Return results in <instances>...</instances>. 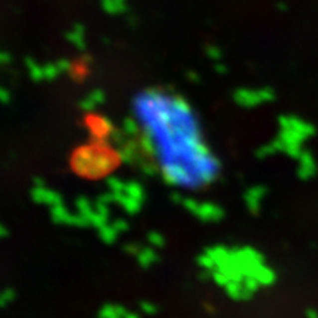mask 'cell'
Instances as JSON below:
<instances>
[{
    "instance_id": "2e32d148",
    "label": "cell",
    "mask_w": 318,
    "mask_h": 318,
    "mask_svg": "<svg viewBox=\"0 0 318 318\" xmlns=\"http://www.w3.org/2000/svg\"><path fill=\"white\" fill-rule=\"evenodd\" d=\"M10 61H12L10 55H9V53H6V52H1V50H0V66L7 65Z\"/></svg>"
},
{
    "instance_id": "5b68a950",
    "label": "cell",
    "mask_w": 318,
    "mask_h": 318,
    "mask_svg": "<svg viewBox=\"0 0 318 318\" xmlns=\"http://www.w3.org/2000/svg\"><path fill=\"white\" fill-rule=\"evenodd\" d=\"M127 227L128 224L126 223V221L117 220V221H114V223L103 224V225L99 227L97 230H99V234H100V237H102L103 242H106V243H114V242L118 239V236H120L123 231L127 230Z\"/></svg>"
},
{
    "instance_id": "7c38bea8",
    "label": "cell",
    "mask_w": 318,
    "mask_h": 318,
    "mask_svg": "<svg viewBox=\"0 0 318 318\" xmlns=\"http://www.w3.org/2000/svg\"><path fill=\"white\" fill-rule=\"evenodd\" d=\"M102 6L108 13L117 15L124 12L126 9V0H102Z\"/></svg>"
},
{
    "instance_id": "5bb4252c",
    "label": "cell",
    "mask_w": 318,
    "mask_h": 318,
    "mask_svg": "<svg viewBox=\"0 0 318 318\" xmlns=\"http://www.w3.org/2000/svg\"><path fill=\"white\" fill-rule=\"evenodd\" d=\"M148 239H149L152 248H155V249H159V248H162V246L165 245V239H163V236H160L159 233H151Z\"/></svg>"
},
{
    "instance_id": "9c48e42d",
    "label": "cell",
    "mask_w": 318,
    "mask_h": 318,
    "mask_svg": "<svg viewBox=\"0 0 318 318\" xmlns=\"http://www.w3.org/2000/svg\"><path fill=\"white\" fill-rule=\"evenodd\" d=\"M127 316V310L120 305H105L99 313L100 318H126Z\"/></svg>"
},
{
    "instance_id": "9a60e30c",
    "label": "cell",
    "mask_w": 318,
    "mask_h": 318,
    "mask_svg": "<svg viewBox=\"0 0 318 318\" xmlns=\"http://www.w3.org/2000/svg\"><path fill=\"white\" fill-rule=\"evenodd\" d=\"M140 308H142V311H143L145 314H148V316L157 313V307H155L154 304H151V302H142V304H140Z\"/></svg>"
},
{
    "instance_id": "30bf717a",
    "label": "cell",
    "mask_w": 318,
    "mask_h": 318,
    "mask_svg": "<svg viewBox=\"0 0 318 318\" xmlns=\"http://www.w3.org/2000/svg\"><path fill=\"white\" fill-rule=\"evenodd\" d=\"M103 100H105V95H103V92H100V90H95V92L89 93V96H87V97L81 102V108H83V109H86V111H92V109L97 108L99 105H102V103H103Z\"/></svg>"
},
{
    "instance_id": "8992f818",
    "label": "cell",
    "mask_w": 318,
    "mask_h": 318,
    "mask_svg": "<svg viewBox=\"0 0 318 318\" xmlns=\"http://www.w3.org/2000/svg\"><path fill=\"white\" fill-rule=\"evenodd\" d=\"M32 197L37 203H43V205H49L50 208L56 206L58 203H61V196L55 190L43 186V184H37L32 189Z\"/></svg>"
},
{
    "instance_id": "8fae6325",
    "label": "cell",
    "mask_w": 318,
    "mask_h": 318,
    "mask_svg": "<svg viewBox=\"0 0 318 318\" xmlns=\"http://www.w3.org/2000/svg\"><path fill=\"white\" fill-rule=\"evenodd\" d=\"M68 40L77 47V49H83L86 44V35H84V30L80 25H75L69 34H68Z\"/></svg>"
},
{
    "instance_id": "3957f363",
    "label": "cell",
    "mask_w": 318,
    "mask_h": 318,
    "mask_svg": "<svg viewBox=\"0 0 318 318\" xmlns=\"http://www.w3.org/2000/svg\"><path fill=\"white\" fill-rule=\"evenodd\" d=\"M172 197L175 199V202H180L181 205H184L194 217H197L199 220H202L205 223H215L223 217V209L215 203L197 202L194 199L184 197L181 194H174Z\"/></svg>"
},
{
    "instance_id": "277c9868",
    "label": "cell",
    "mask_w": 318,
    "mask_h": 318,
    "mask_svg": "<svg viewBox=\"0 0 318 318\" xmlns=\"http://www.w3.org/2000/svg\"><path fill=\"white\" fill-rule=\"evenodd\" d=\"M270 97H271L270 90H248V89H242V90H237L234 93L236 102L239 105L248 106V108H252L258 103H262V102L268 100Z\"/></svg>"
},
{
    "instance_id": "4fadbf2b",
    "label": "cell",
    "mask_w": 318,
    "mask_h": 318,
    "mask_svg": "<svg viewBox=\"0 0 318 318\" xmlns=\"http://www.w3.org/2000/svg\"><path fill=\"white\" fill-rule=\"evenodd\" d=\"M27 69H28V74H30V77L34 81H43L44 80V68H43V65L37 64L35 61L28 59L27 61Z\"/></svg>"
},
{
    "instance_id": "e0dca14e",
    "label": "cell",
    "mask_w": 318,
    "mask_h": 318,
    "mask_svg": "<svg viewBox=\"0 0 318 318\" xmlns=\"http://www.w3.org/2000/svg\"><path fill=\"white\" fill-rule=\"evenodd\" d=\"M7 100H9V93L0 87V102H7Z\"/></svg>"
},
{
    "instance_id": "ba28073f",
    "label": "cell",
    "mask_w": 318,
    "mask_h": 318,
    "mask_svg": "<svg viewBox=\"0 0 318 318\" xmlns=\"http://www.w3.org/2000/svg\"><path fill=\"white\" fill-rule=\"evenodd\" d=\"M134 255L137 258V262L142 267H145V268L152 267L158 261V254H157L155 248H152V246H149V248H139L137 252Z\"/></svg>"
},
{
    "instance_id": "6da1fadb",
    "label": "cell",
    "mask_w": 318,
    "mask_h": 318,
    "mask_svg": "<svg viewBox=\"0 0 318 318\" xmlns=\"http://www.w3.org/2000/svg\"><path fill=\"white\" fill-rule=\"evenodd\" d=\"M133 106L145 133L142 145L157 155L166 181L203 186L215 177L218 162L203 145L197 117L183 97L148 89L134 97Z\"/></svg>"
},
{
    "instance_id": "52a82bcc",
    "label": "cell",
    "mask_w": 318,
    "mask_h": 318,
    "mask_svg": "<svg viewBox=\"0 0 318 318\" xmlns=\"http://www.w3.org/2000/svg\"><path fill=\"white\" fill-rule=\"evenodd\" d=\"M50 211H52V212H50L52 220L56 224H64V225H75V224H80L78 223L77 214H72L65 205H62V202L58 203L56 206L50 208Z\"/></svg>"
},
{
    "instance_id": "7a4b0ae2",
    "label": "cell",
    "mask_w": 318,
    "mask_h": 318,
    "mask_svg": "<svg viewBox=\"0 0 318 318\" xmlns=\"http://www.w3.org/2000/svg\"><path fill=\"white\" fill-rule=\"evenodd\" d=\"M72 168L83 177L97 178L109 174L118 163V155L100 146H86L72 157Z\"/></svg>"
}]
</instances>
